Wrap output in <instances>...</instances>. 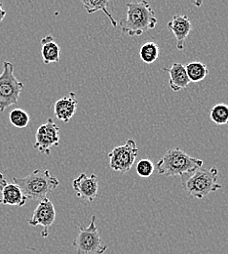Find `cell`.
I'll return each mask as SVG.
<instances>
[{"label": "cell", "instance_id": "cell-5", "mask_svg": "<svg viewBox=\"0 0 228 254\" xmlns=\"http://www.w3.org/2000/svg\"><path fill=\"white\" fill-rule=\"evenodd\" d=\"M97 217L94 215L88 227L78 225L79 232L72 242L77 254H103L108 247L101 239L96 225Z\"/></svg>", "mask_w": 228, "mask_h": 254}, {"label": "cell", "instance_id": "cell-13", "mask_svg": "<svg viewBox=\"0 0 228 254\" xmlns=\"http://www.w3.org/2000/svg\"><path fill=\"white\" fill-rule=\"evenodd\" d=\"M162 70L169 73V86L174 92L183 90L190 84L185 65L182 64L174 63L170 68L164 67Z\"/></svg>", "mask_w": 228, "mask_h": 254}, {"label": "cell", "instance_id": "cell-14", "mask_svg": "<svg viewBox=\"0 0 228 254\" xmlns=\"http://www.w3.org/2000/svg\"><path fill=\"white\" fill-rule=\"evenodd\" d=\"M27 201L28 199L23 190L14 182L7 183L3 190H1L0 204L23 207L26 205Z\"/></svg>", "mask_w": 228, "mask_h": 254}, {"label": "cell", "instance_id": "cell-8", "mask_svg": "<svg viewBox=\"0 0 228 254\" xmlns=\"http://www.w3.org/2000/svg\"><path fill=\"white\" fill-rule=\"evenodd\" d=\"M60 144V127L54 122L52 118H49L46 123L38 127L35 133L34 149L39 153L49 156L51 150L54 147H58Z\"/></svg>", "mask_w": 228, "mask_h": 254}, {"label": "cell", "instance_id": "cell-4", "mask_svg": "<svg viewBox=\"0 0 228 254\" xmlns=\"http://www.w3.org/2000/svg\"><path fill=\"white\" fill-rule=\"evenodd\" d=\"M218 175L219 171L216 166L209 169L199 168L182 177V186L188 195L203 199L210 193L222 189V185L218 183Z\"/></svg>", "mask_w": 228, "mask_h": 254}, {"label": "cell", "instance_id": "cell-6", "mask_svg": "<svg viewBox=\"0 0 228 254\" xmlns=\"http://www.w3.org/2000/svg\"><path fill=\"white\" fill-rule=\"evenodd\" d=\"M14 64L9 61L3 62V71L0 74V112L18 103L24 83L14 74Z\"/></svg>", "mask_w": 228, "mask_h": 254}, {"label": "cell", "instance_id": "cell-1", "mask_svg": "<svg viewBox=\"0 0 228 254\" xmlns=\"http://www.w3.org/2000/svg\"><path fill=\"white\" fill-rule=\"evenodd\" d=\"M126 18L118 23L123 33L128 36H140L142 33L154 30L158 20L150 3L146 0L128 2Z\"/></svg>", "mask_w": 228, "mask_h": 254}, {"label": "cell", "instance_id": "cell-23", "mask_svg": "<svg viewBox=\"0 0 228 254\" xmlns=\"http://www.w3.org/2000/svg\"><path fill=\"white\" fill-rule=\"evenodd\" d=\"M7 183H8V182H7L6 178H5V176L0 172V191L3 190V188L5 187V185H6Z\"/></svg>", "mask_w": 228, "mask_h": 254}, {"label": "cell", "instance_id": "cell-20", "mask_svg": "<svg viewBox=\"0 0 228 254\" xmlns=\"http://www.w3.org/2000/svg\"><path fill=\"white\" fill-rule=\"evenodd\" d=\"M10 123L17 128L23 129L28 127L31 121L30 115L23 109H14L9 115Z\"/></svg>", "mask_w": 228, "mask_h": 254}, {"label": "cell", "instance_id": "cell-15", "mask_svg": "<svg viewBox=\"0 0 228 254\" xmlns=\"http://www.w3.org/2000/svg\"><path fill=\"white\" fill-rule=\"evenodd\" d=\"M41 56L43 63L49 64L51 63H58L61 59V47L55 41L51 34H48L41 38Z\"/></svg>", "mask_w": 228, "mask_h": 254}, {"label": "cell", "instance_id": "cell-17", "mask_svg": "<svg viewBox=\"0 0 228 254\" xmlns=\"http://www.w3.org/2000/svg\"><path fill=\"white\" fill-rule=\"evenodd\" d=\"M187 76L190 82H200L204 80L209 74V69L207 65L199 61H193L185 65Z\"/></svg>", "mask_w": 228, "mask_h": 254}, {"label": "cell", "instance_id": "cell-11", "mask_svg": "<svg viewBox=\"0 0 228 254\" xmlns=\"http://www.w3.org/2000/svg\"><path fill=\"white\" fill-rule=\"evenodd\" d=\"M168 29L174 34L177 41V49H184L185 40L192 30V24L186 15H175L167 25Z\"/></svg>", "mask_w": 228, "mask_h": 254}, {"label": "cell", "instance_id": "cell-21", "mask_svg": "<svg viewBox=\"0 0 228 254\" xmlns=\"http://www.w3.org/2000/svg\"><path fill=\"white\" fill-rule=\"evenodd\" d=\"M136 170L140 177L147 178L153 174L155 170V164L150 159H140L136 166Z\"/></svg>", "mask_w": 228, "mask_h": 254}, {"label": "cell", "instance_id": "cell-9", "mask_svg": "<svg viewBox=\"0 0 228 254\" xmlns=\"http://www.w3.org/2000/svg\"><path fill=\"white\" fill-rule=\"evenodd\" d=\"M56 209L52 201L46 197L39 201L38 205L33 211L32 219L29 220V224L33 227L42 226L43 231L41 236L43 238H47L49 236V228L54 224L56 220Z\"/></svg>", "mask_w": 228, "mask_h": 254}, {"label": "cell", "instance_id": "cell-12", "mask_svg": "<svg viewBox=\"0 0 228 254\" xmlns=\"http://www.w3.org/2000/svg\"><path fill=\"white\" fill-rule=\"evenodd\" d=\"M78 100L74 92H69L67 95L60 98L54 105V113L58 120L68 123L76 113Z\"/></svg>", "mask_w": 228, "mask_h": 254}, {"label": "cell", "instance_id": "cell-16", "mask_svg": "<svg viewBox=\"0 0 228 254\" xmlns=\"http://www.w3.org/2000/svg\"><path fill=\"white\" fill-rule=\"evenodd\" d=\"M80 1L83 5V8L88 14H94L96 12L100 11L106 15V17L108 18V20L110 21L111 25L114 28L118 26V22L113 18V16L108 10L110 0H80Z\"/></svg>", "mask_w": 228, "mask_h": 254}, {"label": "cell", "instance_id": "cell-7", "mask_svg": "<svg viewBox=\"0 0 228 254\" xmlns=\"http://www.w3.org/2000/svg\"><path fill=\"white\" fill-rule=\"evenodd\" d=\"M138 149L136 142L129 139L124 145L115 147L109 154V166L117 172L125 173L130 171L135 160L137 157Z\"/></svg>", "mask_w": 228, "mask_h": 254}, {"label": "cell", "instance_id": "cell-3", "mask_svg": "<svg viewBox=\"0 0 228 254\" xmlns=\"http://www.w3.org/2000/svg\"><path fill=\"white\" fill-rule=\"evenodd\" d=\"M202 159L192 158L179 148L168 150L155 164V169L165 176L184 177L203 166Z\"/></svg>", "mask_w": 228, "mask_h": 254}, {"label": "cell", "instance_id": "cell-18", "mask_svg": "<svg viewBox=\"0 0 228 254\" xmlns=\"http://www.w3.org/2000/svg\"><path fill=\"white\" fill-rule=\"evenodd\" d=\"M160 54L159 46L152 41L145 42L139 49V57L142 62L146 64L154 63Z\"/></svg>", "mask_w": 228, "mask_h": 254}, {"label": "cell", "instance_id": "cell-19", "mask_svg": "<svg viewBox=\"0 0 228 254\" xmlns=\"http://www.w3.org/2000/svg\"><path fill=\"white\" fill-rule=\"evenodd\" d=\"M210 120L218 126L228 125V105L221 103L213 106L210 109Z\"/></svg>", "mask_w": 228, "mask_h": 254}, {"label": "cell", "instance_id": "cell-2", "mask_svg": "<svg viewBox=\"0 0 228 254\" xmlns=\"http://www.w3.org/2000/svg\"><path fill=\"white\" fill-rule=\"evenodd\" d=\"M13 182L21 188L28 200L37 201L46 198L60 185L59 179L47 169H35L25 177L13 178Z\"/></svg>", "mask_w": 228, "mask_h": 254}, {"label": "cell", "instance_id": "cell-10", "mask_svg": "<svg viewBox=\"0 0 228 254\" xmlns=\"http://www.w3.org/2000/svg\"><path fill=\"white\" fill-rule=\"evenodd\" d=\"M72 188L77 197L93 202L98 196V177L96 174L88 176L85 173H81L72 181Z\"/></svg>", "mask_w": 228, "mask_h": 254}, {"label": "cell", "instance_id": "cell-24", "mask_svg": "<svg viewBox=\"0 0 228 254\" xmlns=\"http://www.w3.org/2000/svg\"><path fill=\"white\" fill-rule=\"evenodd\" d=\"M193 3L195 5L196 7H201L202 4H203V0H193Z\"/></svg>", "mask_w": 228, "mask_h": 254}, {"label": "cell", "instance_id": "cell-22", "mask_svg": "<svg viewBox=\"0 0 228 254\" xmlns=\"http://www.w3.org/2000/svg\"><path fill=\"white\" fill-rule=\"evenodd\" d=\"M6 15H7V12L5 11V9H4V7H3V3H2L1 0H0V24L3 22V20H4L5 17H6Z\"/></svg>", "mask_w": 228, "mask_h": 254}]
</instances>
